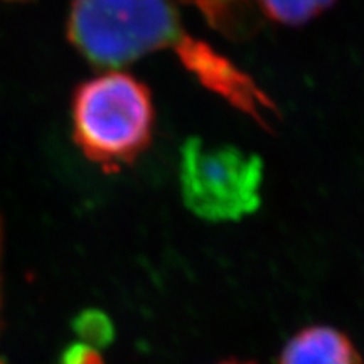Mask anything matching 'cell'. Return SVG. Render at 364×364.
Instances as JSON below:
<instances>
[{
  "label": "cell",
  "mask_w": 364,
  "mask_h": 364,
  "mask_svg": "<svg viewBox=\"0 0 364 364\" xmlns=\"http://www.w3.org/2000/svg\"><path fill=\"white\" fill-rule=\"evenodd\" d=\"M71 118L73 136L85 157L105 172H118L149 149L156 110L142 81L113 71L76 88Z\"/></svg>",
  "instance_id": "6da1fadb"
},
{
  "label": "cell",
  "mask_w": 364,
  "mask_h": 364,
  "mask_svg": "<svg viewBox=\"0 0 364 364\" xmlns=\"http://www.w3.org/2000/svg\"><path fill=\"white\" fill-rule=\"evenodd\" d=\"M186 33L174 0H73L71 44L100 68H120L161 49H174Z\"/></svg>",
  "instance_id": "7a4b0ae2"
},
{
  "label": "cell",
  "mask_w": 364,
  "mask_h": 364,
  "mask_svg": "<svg viewBox=\"0 0 364 364\" xmlns=\"http://www.w3.org/2000/svg\"><path fill=\"white\" fill-rule=\"evenodd\" d=\"M179 184L186 206L206 221H240L262 204L263 162L247 150L188 139L181 147Z\"/></svg>",
  "instance_id": "3957f363"
},
{
  "label": "cell",
  "mask_w": 364,
  "mask_h": 364,
  "mask_svg": "<svg viewBox=\"0 0 364 364\" xmlns=\"http://www.w3.org/2000/svg\"><path fill=\"white\" fill-rule=\"evenodd\" d=\"M181 65L209 91L220 95L240 112L252 117L263 129L272 130L279 108L272 98L255 83L252 76L241 71L230 59L216 53L211 46L186 34L176 46Z\"/></svg>",
  "instance_id": "277c9868"
},
{
  "label": "cell",
  "mask_w": 364,
  "mask_h": 364,
  "mask_svg": "<svg viewBox=\"0 0 364 364\" xmlns=\"http://www.w3.org/2000/svg\"><path fill=\"white\" fill-rule=\"evenodd\" d=\"M280 364H363V359L343 331L309 326L284 346Z\"/></svg>",
  "instance_id": "5b68a950"
},
{
  "label": "cell",
  "mask_w": 364,
  "mask_h": 364,
  "mask_svg": "<svg viewBox=\"0 0 364 364\" xmlns=\"http://www.w3.org/2000/svg\"><path fill=\"white\" fill-rule=\"evenodd\" d=\"M189 4L213 29L233 41L253 38L262 27L257 0H181Z\"/></svg>",
  "instance_id": "8992f818"
},
{
  "label": "cell",
  "mask_w": 364,
  "mask_h": 364,
  "mask_svg": "<svg viewBox=\"0 0 364 364\" xmlns=\"http://www.w3.org/2000/svg\"><path fill=\"white\" fill-rule=\"evenodd\" d=\"M262 14L279 24L304 26L336 4V0H257Z\"/></svg>",
  "instance_id": "52a82bcc"
},
{
  "label": "cell",
  "mask_w": 364,
  "mask_h": 364,
  "mask_svg": "<svg viewBox=\"0 0 364 364\" xmlns=\"http://www.w3.org/2000/svg\"><path fill=\"white\" fill-rule=\"evenodd\" d=\"M75 331L91 348H103L113 339V326L105 314L98 311L81 312L75 321Z\"/></svg>",
  "instance_id": "ba28073f"
},
{
  "label": "cell",
  "mask_w": 364,
  "mask_h": 364,
  "mask_svg": "<svg viewBox=\"0 0 364 364\" xmlns=\"http://www.w3.org/2000/svg\"><path fill=\"white\" fill-rule=\"evenodd\" d=\"M61 364H103V359L97 348H91L85 343H76L63 353Z\"/></svg>",
  "instance_id": "9c48e42d"
},
{
  "label": "cell",
  "mask_w": 364,
  "mask_h": 364,
  "mask_svg": "<svg viewBox=\"0 0 364 364\" xmlns=\"http://www.w3.org/2000/svg\"><path fill=\"white\" fill-rule=\"evenodd\" d=\"M220 364H253V363H243V361H225V363H220Z\"/></svg>",
  "instance_id": "30bf717a"
},
{
  "label": "cell",
  "mask_w": 364,
  "mask_h": 364,
  "mask_svg": "<svg viewBox=\"0 0 364 364\" xmlns=\"http://www.w3.org/2000/svg\"><path fill=\"white\" fill-rule=\"evenodd\" d=\"M0 364H2V363H0Z\"/></svg>",
  "instance_id": "8fae6325"
}]
</instances>
